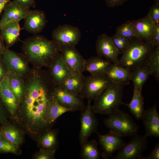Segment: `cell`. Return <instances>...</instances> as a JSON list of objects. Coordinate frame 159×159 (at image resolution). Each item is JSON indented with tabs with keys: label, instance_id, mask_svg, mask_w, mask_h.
<instances>
[{
	"label": "cell",
	"instance_id": "cell-42",
	"mask_svg": "<svg viewBox=\"0 0 159 159\" xmlns=\"http://www.w3.org/2000/svg\"><path fill=\"white\" fill-rule=\"evenodd\" d=\"M8 70L2 57H0V83L7 76Z\"/></svg>",
	"mask_w": 159,
	"mask_h": 159
},
{
	"label": "cell",
	"instance_id": "cell-35",
	"mask_svg": "<svg viewBox=\"0 0 159 159\" xmlns=\"http://www.w3.org/2000/svg\"><path fill=\"white\" fill-rule=\"evenodd\" d=\"M56 150L40 148L39 150L35 153L33 156L35 159H53Z\"/></svg>",
	"mask_w": 159,
	"mask_h": 159
},
{
	"label": "cell",
	"instance_id": "cell-25",
	"mask_svg": "<svg viewBox=\"0 0 159 159\" xmlns=\"http://www.w3.org/2000/svg\"><path fill=\"white\" fill-rule=\"evenodd\" d=\"M130 74L128 69L112 64L105 76L112 82L124 86L129 84Z\"/></svg>",
	"mask_w": 159,
	"mask_h": 159
},
{
	"label": "cell",
	"instance_id": "cell-32",
	"mask_svg": "<svg viewBox=\"0 0 159 159\" xmlns=\"http://www.w3.org/2000/svg\"><path fill=\"white\" fill-rule=\"evenodd\" d=\"M150 75L153 76L156 81L159 80V46L156 47L150 55L144 66Z\"/></svg>",
	"mask_w": 159,
	"mask_h": 159
},
{
	"label": "cell",
	"instance_id": "cell-27",
	"mask_svg": "<svg viewBox=\"0 0 159 159\" xmlns=\"http://www.w3.org/2000/svg\"><path fill=\"white\" fill-rule=\"evenodd\" d=\"M85 78L82 73L75 74L57 86L72 95L79 96L83 87Z\"/></svg>",
	"mask_w": 159,
	"mask_h": 159
},
{
	"label": "cell",
	"instance_id": "cell-11",
	"mask_svg": "<svg viewBox=\"0 0 159 159\" xmlns=\"http://www.w3.org/2000/svg\"><path fill=\"white\" fill-rule=\"evenodd\" d=\"M59 56L70 70L74 74L85 72V60L75 47L61 46Z\"/></svg>",
	"mask_w": 159,
	"mask_h": 159
},
{
	"label": "cell",
	"instance_id": "cell-7",
	"mask_svg": "<svg viewBox=\"0 0 159 159\" xmlns=\"http://www.w3.org/2000/svg\"><path fill=\"white\" fill-rule=\"evenodd\" d=\"M111 82L104 75L90 74L85 77L79 96L82 99L94 100Z\"/></svg>",
	"mask_w": 159,
	"mask_h": 159
},
{
	"label": "cell",
	"instance_id": "cell-8",
	"mask_svg": "<svg viewBox=\"0 0 159 159\" xmlns=\"http://www.w3.org/2000/svg\"><path fill=\"white\" fill-rule=\"evenodd\" d=\"M80 111L79 138L81 145L88 140L92 133L97 132L99 122L92 110L91 100H88L87 105Z\"/></svg>",
	"mask_w": 159,
	"mask_h": 159
},
{
	"label": "cell",
	"instance_id": "cell-2",
	"mask_svg": "<svg viewBox=\"0 0 159 159\" xmlns=\"http://www.w3.org/2000/svg\"><path fill=\"white\" fill-rule=\"evenodd\" d=\"M61 46L52 39L35 34L26 39L22 53L33 67L49 68L59 56Z\"/></svg>",
	"mask_w": 159,
	"mask_h": 159
},
{
	"label": "cell",
	"instance_id": "cell-4",
	"mask_svg": "<svg viewBox=\"0 0 159 159\" xmlns=\"http://www.w3.org/2000/svg\"><path fill=\"white\" fill-rule=\"evenodd\" d=\"M123 85L111 82L94 100L92 109L95 113L108 116L119 109L123 96Z\"/></svg>",
	"mask_w": 159,
	"mask_h": 159
},
{
	"label": "cell",
	"instance_id": "cell-45",
	"mask_svg": "<svg viewBox=\"0 0 159 159\" xmlns=\"http://www.w3.org/2000/svg\"><path fill=\"white\" fill-rule=\"evenodd\" d=\"M10 0H0V17L4 8Z\"/></svg>",
	"mask_w": 159,
	"mask_h": 159
},
{
	"label": "cell",
	"instance_id": "cell-22",
	"mask_svg": "<svg viewBox=\"0 0 159 159\" xmlns=\"http://www.w3.org/2000/svg\"><path fill=\"white\" fill-rule=\"evenodd\" d=\"M21 30L19 21H17L8 23L0 29L6 48L9 49L19 40Z\"/></svg>",
	"mask_w": 159,
	"mask_h": 159
},
{
	"label": "cell",
	"instance_id": "cell-36",
	"mask_svg": "<svg viewBox=\"0 0 159 159\" xmlns=\"http://www.w3.org/2000/svg\"><path fill=\"white\" fill-rule=\"evenodd\" d=\"M147 15L155 24H159V1L150 8Z\"/></svg>",
	"mask_w": 159,
	"mask_h": 159
},
{
	"label": "cell",
	"instance_id": "cell-23",
	"mask_svg": "<svg viewBox=\"0 0 159 159\" xmlns=\"http://www.w3.org/2000/svg\"><path fill=\"white\" fill-rule=\"evenodd\" d=\"M112 64L99 55L92 57L85 60L84 71L90 74L105 75Z\"/></svg>",
	"mask_w": 159,
	"mask_h": 159
},
{
	"label": "cell",
	"instance_id": "cell-26",
	"mask_svg": "<svg viewBox=\"0 0 159 159\" xmlns=\"http://www.w3.org/2000/svg\"><path fill=\"white\" fill-rule=\"evenodd\" d=\"M58 131L49 127L43 131L37 139L40 148L56 150L58 145Z\"/></svg>",
	"mask_w": 159,
	"mask_h": 159
},
{
	"label": "cell",
	"instance_id": "cell-18",
	"mask_svg": "<svg viewBox=\"0 0 159 159\" xmlns=\"http://www.w3.org/2000/svg\"><path fill=\"white\" fill-rule=\"evenodd\" d=\"M24 19L22 29L35 34L41 32L47 23L45 13L38 9L31 10Z\"/></svg>",
	"mask_w": 159,
	"mask_h": 159
},
{
	"label": "cell",
	"instance_id": "cell-29",
	"mask_svg": "<svg viewBox=\"0 0 159 159\" xmlns=\"http://www.w3.org/2000/svg\"><path fill=\"white\" fill-rule=\"evenodd\" d=\"M7 76L10 88L16 96L19 105L24 92V77L9 71L8 72Z\"/></svg>",
	"mask_w": 159,
	"mask_h": 159
},
{
	"label": "cell",
	"instance_id": "cell-16",
	"mask_svg": "<svg viewBox=\"0 0 159 159\" xmlns=\"http://www.w3.org/2000/svg\"><path fill=\"white\" fill-rule=\"evenodd\" d=\"M52 98L62 106L81 111L85 107L83 99L72 95L57 86L52 95Z\"/></svg>",
	"mask_w": 159,
	"mask_h": 159
},
{
	"label": "cell",
	"instance_id": "cell-20",
	"mask_svg": "<svg viewBox=\"0 0 159 159\" xmlns=\"http://www.w3.org/2000/svg\"><path fill=\"white\" fill-rule=\"evenodd\" d=\"M47 70L56 86L75 74L70 70L59 55Z\"/></svg>",
	"mask_w": 159,
	"mask_h": 159
},
{
	"label": "cell",
	"instance_id": "cell-10",
	"mask_svg": "<svg viewBox=\"0 0 159 159\" xmlns=\"http://www.w3.org/2000/svg\"><path fill=\"white\" fill-rule=\"evenodd\" d=\"M52 37L61 46L75 47L80 39L81 33L78 27L64 24L59 25L53 30Z\"/></svg>",
	"mask_w": 159,
	"mask_h": 159
},
{
	"label": "cell",
	"instance_id": "cell-31",
	"mask_svg": "<svg viewBox=\"0 0 159 159\" xmlns=\"http://www.w3.org/2000/svg\"><path fill=\"white\" fill-rule=\"evenodd\" d=\"M81 155L84 159H98L101 155L97 147V143L95 140L88 141L81 145Z\"/></svg>",
	"mask_w": 159,
	"mask_h": 159
},
{
	"label": "cell",
	"instance_id": "cell-13",
	"mask_svg": "<svg viewBox=\"0 0 159 159\" xmlns=\"http://www.w3.org/2000/svg\"><path fill=\"white\" fill-rule=\"evenodd\" d=\"M95 47L98 55L113 64L118 65V57L122 53L114 46L111 37L105 33L99 35L96 42Z\"/></svg>",
	"mask_w": 159,
	"mask_h": 159
},
{
	"label": "cell",
	"instance_id": "cell-33",
	"mask_svg": "<svg viewBox=\"0 0 159 159\" xmlns=\"http://www.w3.org/2000/svg\"><path fill=\"white\" fill-rule=\"evenodd\" d=\"M0 153L19 155L21 153V150L19 147L12 144L0 132Z\"/></svg>",
	"mask_w": 159,
	"mask_h": 159
},
{
	"label": "cell",
	"instance_id": "cell-34",
	"mask_svg": "<svg viewBox=\"0 0 159 159\" xmlns=\"http://www.w3.org/2000/svg\"><path fill=\"white\" fill-rule=\"evenodd\" d=\"M129 40L134 38L132 23V21H127L116 29V33Z\"/></svg>",
	"mask_w": 159,
	"mask_h": 159
},
{
	"label": "cell",
	"instance_id": "cell-19",
	"mask_svg": "<svg viewBox=\"0 0 159 159\" xmlns=\"http://www.w3.org/2000/svg\"><path fill=\"white\" fill-rule=\"evenodd\" d=\"M142 120L147 137L159 138V115L157 111L156 104L149 108L142 117Z\"/></svg>",
	"mask_w": 159,
	"mask_h": 159
},
{
	"label": "cell",
	"instance_id": "cell-21",
	"mask_svg": "<svg viewBox=\"0 0 159 159\" xmlns=\"http://www.w3.org/2000/svg\"><path fill=\"white\" fill-rule=\"evenodd\" d=\"M75 111L72 109L64 107L52 98L47 102L44 116V120L50 127L60 116L66 112Z\"/></svg>",
	"mask_w": 159,
	"mask_h": 159
},
{
	"label": "cell",
	"instance_id": "cell-37",
	"mask_svg": "<svg viewBox=\"0 0 159 159\" xmlns=\"http://www.w3.org/2000/svg\"><path fill=\"white\" fill-rule=\"evenodd\" d=\"M8 113L0 98V127L8 121Z\"/></svg>",
	"mask_w": 159,
	"mask_h": 159
},
{
	"label": "cell",
	"instance_id": "cell-40",
	"mask_svg": "<svg viewBox=\"0 0 159 159\" xmlns=\"http://www.w3.org/2000/svg\"><path fill=\"white\" fill-rule=\"evenodd\" d=\"M107 6L113 8L122 6L124 3L129 0H105Z\"/></svg>",
	"mask_w": 159,
	"mask_h": 159
},
{
	"label": "cell",
	"instance_id": "cell-9",
	"mask_svg": "<svg viewBox=\"0 0 159 159\" xmlns=\"http://www.w3.org/2000/svg\"><path fill=\"white\" fill-rule=\"evenodd\" d=\"M2 57L8 72L24 77L31 70L29 62L23 53H17L6 47Z\"/></svg>",
	"mask_w": 159,
	"mask_h": 159
},
{
	"label": "cell",
	"instance_id": "cell-1",
	"mask_svg": "<svg viewBox=\"0 0 159 159\" xmlns=\"http://www.w3.org/2000/svg\"><path fill=\"white\" fill-rule=\"evenodd\" d=\"M49 100L37 90L24 92L14 120L34 138L37 139L43 131L50 127L44 120L46 106Z\"/></svg>",
	"mask_w": 159,
	"mask_h": 159
},
{
	"label": "cell",
	"instance_id": "cell-43",
	"mask_svg": "<svg viewBox=\"0 0 159 159\" xmlns=\"http://www.w3.org/2000/svg\"><path fill=\"white\" fill-rule=\"evenodd\" d=\"M152 44L156 47L159 46V24H155Z\"/></svg>",
	"mask_w": 159,
	"mask_h": 159
},
{
	"label": "cell",
	"instance_id": "cell-5",
	"mask_svg": "<svg viewBox=\"0 0 159 159\" xmlns=\"http://www.w3.org/2000/svg\"><path fill=\"white\" fill-rule=\"evenodd\" d=\"M104 123L109 130L122 137L137 134L139 126L128 113L119 109L108 116Z\"/></svg>",
	"mask_w": 159,
	"mask_h": 159
},
{
	"label": "cell",
	"instance_id": "cell-38",
	"mask_svg": "<svg viewBox=\"0 0 159 159\" xmlns=\"http://www.w3.org/2000/svg\"><path fill=\"white\" fill-rule=\"evenodd\" d=\"M20 6L30 9L31 7L34 8L36 6V0H14Z\"/></svg>",
	"mask_w": 159,
	"mask_h": 159
},
{
	"label": "cell",
	"instance_id": "cell-12",
	"mask_svg": "<svg viewBox=\"0 0 159 159\" xmlns=\"http://www.w3.org/2000/svg\"><path fill=\"white\" fill-rule=\"evenodd\" d=\"M98 138V143L102 150L101 155L104 159L112 158L114 153L118 151L125 143L122 137L111 131L104 135L96 132Z\"/></svg>",
	"mask_w": 159,
	"mask_h": 159
},
{
	"label": "cell",
	"instance_id": "cell-30",
	"mask_svg": "<svg viewBox=\"0 0 159 159\" xmlns=\"http://www.w3.org/2000/svg\"><path fill=\"white\" fill-rule=\"evenodd\" d=\"M150 75L144 66L137 68L131 72L130 79L133 83L134 89L141 92L144 85Z\"/></svg>",
	"mask_w": 159,
	"mask_h": 159
},
{
	"label": "cell",
	"instance_id": "cell-3",
	"mask_svg": "<svg viewBox=\"0 0 159 159\" xmlns=\"http://www.w3.org/2000/svg\"><path fill=\"white\" fill-rule=\"evenodd\" d=\"M136 39L130 41L128 47L119 59L118 65L132 71L145 66L155 46Z\"/></svg>",
	"mask_w": 159,
	"mask_h": 159
},
{
	"label": "cell",
	"instance_id": "cell-14",
	"mask_svg": "<svg viewBox=\"0 0 159 159\" xmlns=\"http://www.w3.org/2000/svg\"><path fill=\"white\" fill-rule=\"evenodd\" d=\"M132 21L134 38L152 44L156 24L148 15Z\"/></svg>",
	"mask_w": 159,
	"mask_h": 159
},
{
	"label": "cell",
	"instance_id": "cell-46",
	"mask_svg": "<svg viewBox=\"0 0 159 159\" xmlns=\"http://www.w3.org/2000/svg\"><path fill=\"white\" fill-rule=\"evenodd\" d=\"M155 2L159 1V0H154Z\"/></svg>",
	"mask_w": 159,
	"mask_h": 159
},
{
	"label": "cell",
	"instance_id": "cell-17",
	"mask_svg": "<svg viewBox=\"0 0 159 159\" xmlns=\"http://www.w3.org/2000/svg\"><path fill=\"white\" fill-rule=\"evenodd\" d=\"M31 10L20 6L14 1H9L4 7L0 19V29L9 22L19 21L24 19Z\"/></svg>",
	"mask_w": 159,
	"mask_h": 159
},
{
	"label": "cell",
	"instance_id": "cell-28",
	"mask_svg": "<svg viewBox=\"0 0 159 159\" xmlns=\"http://www.w3.org/2000/svg\"><path fill=\"white\" fill-rule=\"evenodd\" d=\"M144 100L141 92L134 89L132 97L130 102L126 104L122 102L121 104L126 105L135 118L139 120H141L145 111L144 107Z\"/></svg>",
	"mask_w": 159,
	"mask_h": 159
},
{
	"label": "cell",
	"instance_id": "cell-24",
	"mask_svg": "<svg viewBox=\"0 0 159 159\" xmlns=\"http://www.w3.org/2000/svg\"><path fill=\"white\" fill-rule=\"evenodd\" d=\"M0 132L9 141L17 146L19 147L24 141V131L9 121L0 127Z\"/></svg>",
	"mask_w": 159,
	"mask_h": 159
},
{
	"label": "cell",
	"instance_id": "cell-39",
	"mask_svg": "<svg viewBox=\"0 0 159 159\" xmlns=\"http://www.w3.org/2000/svg\"><path fill=\"white\" fill-rule=\"evenodd\" d=\"M111 38L114 46L122 53L125 50V49L120 41L118 35L115 34L111 37Z\"/></svg>",
	"mask_w": 159,
	"mask_h": 159
},
{
	"label": "cell",
	"instance_id": "cell-15",
	"mask_svg": "<svg viewBox=\"0 0 159 159\" xmlns=\"http://www.w3.org/2000/svg\"><path fill=\"white\" fill-rule=\"evenodd\" d=\"M0 98L9 115L14 120L19 104L10 88L7 76L0 83Z\"/></svg>",
	"mask_w": 159,
	"mask_h": 159
},
{
	"label": "cell",
	"instance_id": "cell-44",
	"mask_svg": "<svg viewBox=\"0 0 159 159\" xmlns=\"http://www.w3.org/2000/svg\"><path fill=\"white\" fill-rule=\"evenodd\" d=\"M4 41L0 33V57H2L6 47L4 45Z\"/></svg>",
	"mask_w": 159,
	"mask_h": 159
},
{
	"label": "cell",
	"instance_id": "cell-6",
	"mask_svg": "<svg viewBox=\"0 0 159 159\" xmlns=\"http://www.w3.org/2000/svg\"><path fill=\"white\" fill-rule=\"evenodd\" d=\"M130 141L125 143L117 153L112 158L113 159H142V154L147 149L148 142L144 136L137 134L132 136Z\"/></svg>",
	"mask_w": 159,
	"mask_h": 159
},
{
	"label": "cell",
	"instance_id": "cell-41",
	"mask_svg": "<svg viewBox=\"0 0 159 159\" xmlns=\"http://www.w3.org/2000/svg\"><path fill=\"white\" fill-rule=\"evenodd\" d=\"M159 144L157 143L150 154L146 157H143L142 159H159Z\"/></svg>",
	"mask_w": 159,
	"mask_h": 159
}]
</instances>
